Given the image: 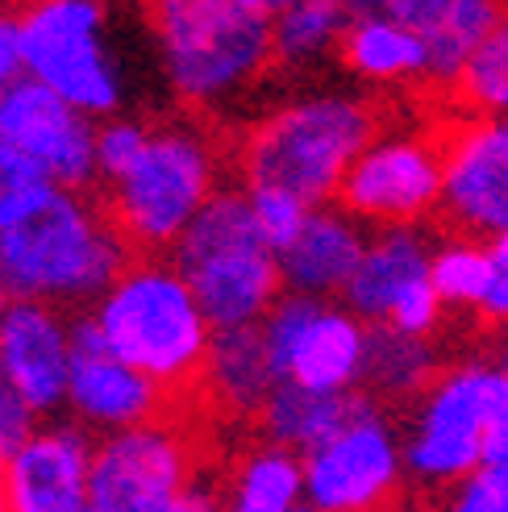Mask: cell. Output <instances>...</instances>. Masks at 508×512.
<instances>
[{
    "mask_svg": "<svg viewBox=\"0 0 508 512\" xmlns=\"http://www.w3.org/2000/svg\"><path fill=\"white\" fill-rule=\"evenodd\" d=\"M130 267V242L84 192H55L50 204L0 234V275L13 300L96 304Z\"/></svg>",
    "mask_w": 508,
    "mask_h": 512,
    "instance_id": "1",
    "label": "cell"
},
{
    "mask_svg": "<svg viewBox=\"0 0 508 512\" xmlns=\"http://www.w3.org/2000/svg\"><path fill=\"white\" fill-rule=\"evenodd\" d=\"M379 138L375 109L354 92H309L279 105L250 130L242 150L246 188L288 192L325 209L354 159Z\"/></svg>",
    "mask_w": 508,
    "mask_h": 512,
    "instance_id": "2",
    "label": "cell"
},
{
    "mask_svg": "<svg viewBox=\"0 0 508 512\" xmlns=\"http://www.w3.org/2000/svg\"><path fill=\"white\" fill-rule=\"evenodd\" d=\"M155 42L175 96L217 109L275 63V5L267 0H163Z\"/></svg>",
    "mask_w": 508,
    "mask_h": 512,
    "instance_id": "3",
    "label": "cell"
},
{
    "mask_svg": "<svg viewBox=\"0 0 508 512\" xmlns=\"http://www.w3.org/2000/svg\"><path fill=\"white\" fill-rule=\"evenodd\" d=\"M92 317L121 363L155 379L159 388H180L205 371L213 325L167 259L130 263L92 304Z\"/></svg>",
    "mask_w": 508,
    "mask_h": 512,
    "instance_id": "4",
    "label": "cell"
},
{
    "mask_svg": "<svg viewBox=\"0 0 508 512\" xmlns=\"http://www.w3.org/2000/svg\"><path fill=\"white\" fill-rule=\"evenodd\" d=\"M171 267L184 275L213 334L263 325L284 296L279 254L263 242L250 200L238 188H221L196 213L184 238L171 246Z\"/></svg>",
    "mask_w": 508,
    "mask_h": 512,
    "instance_id": "5",
    "label": "cell"
},
{
    "mask_svg": "<svg viewBox=\"0 0 508 512\" xmlns=\"http://www.w3.org/2000/svg\"><path fill=\"white\" fill-rule=\"evenodd\" d=\"M217 150L196 125L150 130L138 163L109 184V217L142 250H167L217 196Z\"/></svg>",
    "mask_w": 508,
    "mask_h": 512,
    "instance_id": "6",
    "label": "cell"
},
{
    "mask_svg": "<svg viewBox=\"0 0 508 512\" xmlns=\"http://www.w3.org/2000/svg\"><path fill=\"white\" fill-rule=\"evenodd\" d=\"M508 404V375L492 363H459L413 400V413L400 429L404 475L421 488L450 492L463 483L479 458L492 421Z\"/></svg>",
    "mask_w": 508,
    "mask_h": 512,
    "instance_id": "7",
    "label": "cell"
},
{
    "mask_svg": "<svg viewBox=\"0 0 508 512\" xmlns=\"http://www.w3.org/2000/svg\"><path fill=\"white\" fill-rule=\"evenodd\" d=\"M21 71L84 117L109 121L125 100V80L105 38V9L92 0H46L17 17Z\"/></svg>",
    "mask_w": 508,
    "mask_h": 512,
    "instance_id": "8",
    "label": "cell"
},
{
    "mask_svg": "<svg viewBox=\"0 0 508 512\" xmlns=\"http://www.w3.org/2000/svg\"><path fill=\"white\" fill-rule=\"evenodd\" d=\"M263 338L279 383L329 396L363 388L367 325L346 304L284 292L263 317Z\"/></svg>",
    "mask_w": 508,
    "mask_h": 512,
    "instance_id": "9",
    "label": "cell"
},
{
    "mask_svg": "<svg viewBox=\"0 0 508 512\" xmlns=\"http://www.w3.org/2000/svg\"><path fill=\"white\" fill-rule=\"evenodd\" d=\"M404 479L400 429L375 396L346 429L304 454V504L313 512H384Z\"/></svg>",
    "mask_w": 508,
    "mask_h": 512,
    "instance_id": "10",
    "label": "cell"
},
{
    "mask_svg": "<svg viewBox=\"0 0 508 512\" xmlns=\"http://www.w3.org/2000/svg\"><path fill=\"white\" fill-rule=\"evenodd\" d=\"M434 242L417 225L371 229L342 304L363 325H388L396 334L429 338L442 325V300L429 284Z\"/></svg>",
    "mask_w": 508,
    "mask_h": 512,
    "instance_id": "11",
    "label": "cell"
},
{
    "mask_svg": "<svg viewBox=\"0 0 508 512\" xmlns=\"http://www.w3.org/2000/svg\"><path fill=\"white\" fill-rule=\"evenodd\" d=\"M446 155L421 134H379L342 179L338 209L359 225H417L442 209Z\"/></svg>",
    "mask_w": 508,
    "mask_h": 512,
    "instance_id": "12",
    "label": "cell"
},
{
    "mask_svg": "<svg viewBox=\"0 0 508 512\" xmlns=\"http://www.w3.org/2000/svg\"><path fill=\"white\" fill-rule=\"evenodd\" d=\"M192 488V450L163 421L109 433L92 450L88 512H167Z\"/></svg>",
    "mask_w": 508,
    "mask_h": 512,
    "instance_id": "13",
    "label": "cell"
},
{
    "mask_svg": "<svg viewBox=\"0 0 508 512\" xmlns=\"http://www.w3.org/2000/svg\"><path fill=\"white\" fill-rule=\"evenodd\" d=\"M0 142L38 163L63 192H84L96 179V121L30 75L0 92Z\"/></svg>",
    "mask_w": 508,
    "mask_h": 512,
    "instance_id": "14",
    "label": "cell"
},
{
    "mask_svg": "<svg viewBox=\"0 0 508 512\" xmlns=\"http://www.w3.org/2000/svg\"><path fill=\"white\" fill-rule=\"evenodd\" d=\"M442 213L459 238L508 234V117L471 121L446 146Z\"/></svg>",
    "mask_w": 508,
    "mask_h": 512,
    "instance_id": "15",
    "label": "cell"
},
{
    "mask_svg": "<svg viewBox=\"0 0 508 512\" xmlns=\"http://www.w3.org/2000/svg\"><path fill=\"white\" fill-rule=\"evenodd\" d=\"M92 450L96 442L84 425H38L34 438L0 467L9 512H84Z\"/></svg>",
    "mask_w": 508,
    "mask_h": 512,
    "instance_id": "16",
    "label": "cell"
},
{
    "mask_svg": "<svg viewBox=\"0 0 508 512\" xmlns=\"http://www.w3.org/2000/svg\"><path fill=\"white\" fill-rule=\"evenodd\" d=\"M0 379L34 408V417H50L67 404L71 338L59 309L34 300L9 304L0 317Z\"/></svg>",
    "mask_w": 508,
    "mask_h": 512,
    "instance_id": "17",
    "label": "cell"
},
{
    "mask_svg": "<svg viewBox=\"0 0 508 512\" xmlns=\"http://www.w3.org/2000/svg\"><path fill=\"white\" fill-rule=\"evenodd\" d=\"M67 408L75 413V425L109 433H125L159 421L163 388L142 371L125 367L113 350L105 354H75L71 379H67Z\"/></svg>",
    "mask_w": 508,
    "mask_h": 512,
    "instance_id": "18",
    "label": "cell"
},
{
    "mask_svg": "<svg viewBox=\"0 0 508 512\" xmlns=\"http://www.w3.org/2000/svg\"><path fill=\"white\" fill-rule=\"evenodd\" d=\"M371 229L359 225L338 204L313 209L288 250H279V284L292 296L334 300L346 292L354 267L367 250Z\"/></svg>",
    "mask_w": 508,
    "mask_h": 512,
    "instance_id": "19",
    "label": "cell"
},
{
    "mask_svg": "<svg viewBox=\"0 0 508 512\" xmlns=\"http://www.w3.org/2000/svg\"><path fill=\"white\" fill-rule=\"evenodd\" d=\"M425 46V75L438 84H459L463 67L492 34L500 9L492 0H384L379 5Z\"/></svg>",
    "mask_w": 508,
    "mask_h": 512,
    "instance_id": "20",
    "label": "cell"
},
{
    "mask_svg": "<svg viewBox=\"0 0 508 512\" xmlns=\"http://www.w3.org/2000/svg\"><path fill=\"white\" fill-rule=\"evenodd\" d=\"M200 379L209 383L213 400L221 408H230V413H263V404L279 388L263 325L221 329V334H213Z\"/></svg>",
    "mask_w": 508,
    "mask_h": 512,
    "instance_id": "21",
    "label": "cell"
},
{
    "mask_svg": "<svg viewBox=\"0 0 508 512\" xmlns=\"http://www.w3.org/2000/svg\"><path fill=\"white\" fill-rule=\"evenodd\" d=\"M350 30L342 38L346 67L367 84H404L425 75L421 38L379 5H350Z\"/></svg>",
    "mask_w": 508,
    "mask_h": 512,
    "instance_id": "22",
    "label": "cell"
},
{
    "mask_svg": "<svg viewBox=\"0 0 508 512\" xmlns=\"http://www.w3.org/2000/svg\"><path fill=\"white\" fill-rule=\"evenodd\" d=\"M367 392H346V396H329V392H309L296 383H279L271 400L263 404L259 425H263V442L284 446L292 454H313L325 446L338 429L350 425V417L363 408Z\"/></svg>",
    "mask_w": 508,
    "mask_h": 512,
    "instance_id": "23",
    "label": "cell"
},
{
    "mask_svg": "<svg viewBox=\"0 0 508 512\" xmlns=\"http://www.w3.org/2000/svg\"><path fill=\"white\" fill-rule=\"evenodd\" d=\"M304 508V458L284 446H254L225 483L221 512H296Z\"/></svg>",
    "mask_w": 508,
    "mask_h": 512,
    "instance_id": "24",
    "label": "cell"
},
{
    "mask_svg": "<svg viewBox=\"0 0 508 512\" xmlns=\"http://www.w3.org/2000/svg\"><path fill=\"white\" fill-rule=\"evenodd\" d=\"M438 379V350L429 338L396 334L388 325H367L363 388L388 400H417Z\"/></svg>",
    "mask_w": 508,
    "mask_h": 512,
    "instance_id": "25",
    "label": "cell"
},
{
    "mask_svg": "<svg viewBox=\"0 0 508 512\" xmlns=\"http://www.w3.org/2000/svg\"><path fill=\"white\" fill-rule=\"evenodd\" d=\"M350 5L338 0H284L275 5V63L279 67H313L325 55L342 50L350 30Z\"/></svg>",
    "mask_w": 508,
    "mask_h": 512,
    "instance_id": "26",
    "label": "cell"
},
{
    "mask_svg": "<svg viewBox=\"0 0 508 512\" xmlns=\"http://www.w3.org/2000/svg\"><path fill=\"white\" fill-rule=\"evenodd\" d=\"M454 92H459V100L475 113V121L508 117V13H500L492 34L479 42V50L463 67Z\"/></svg>",
    "mask_w": 508,
    "mask_h": 512,
    "instance_id": "27",
    "label": "cell"
},
{
    "mask_svg": "<svg viewBox=\"0 0 508 512\" xmlns=\"http://www.w3.org/2000/svg\"><path fill=\"white\" fill-rule=\"evenodd\" d=\"M429 284H434L442 309H475L488 296V246L475 238H446L434 246L429 263Z\"/></svg>",
    "mask_w": 508,
    "mask_h": 512,
    "instance_id": "28",
    "label": "cell"
},
{
    "mask_svg": "<svg viewBox=\"0 0 508 512\" xmlns=\"http://www.w3.org/2000/svg\"><path fill=\"white\" fill-rule=\"evenodd\" d=\"M55 179H50L38 163L17 155L13 146L0 142V234H9L13 225L30 221L42 204L55 196Z\"/></svg>",
    "mask_w": 508,
    "mask_h": 512,
    "instance_id": "29",
    "label": "cell"
},
{
    "mask_svg": "<svg viewBox=\"0 0 508 512\" xmlns=\"http://www.w3.org/2000/svg\"><path fill=\"white\" fill-rule=\"evenodd\" d=\"M246 200H250V213H254V225H259L263 242L279 254L296 242V234L309 221V204H300L296 196L288 192H275V188H246Z\"/></svg>",
    "mask_w": 508,
    "mask_h": 512,
    "instance_id": "30",
    "label": "cell"
},
{
    "mask_svg": "<svg viewBox=\"0 0 508 512\" xmlns=\"http://www.w3.org/2000/svg\"><path fill=\"white\" fill-rule=\"evenodd\" d=\"M442 512H508V454L484 458L463 483H454Z\"/></svg>",
    "mask_w": 508,
    "mask_h": 512,
    "instance_id": "31",
    "label": "cell"
},
{
    "mask_svg": "<svg viewBox=\"0 0 508 512\" xmlns=\"http://www.w3.org/2000/svg\"><path fill=\"white\" fill-rule=\"evenodd\" d=\"M150 138V125L134 121V117H109L96 125V179H121L142 155V146Z\"/></svg>",
    "mask_w": 508,
    "mask_h": 512,
    "instance_id": "32",
    "label": "cell"
},
{
    "mask_svg": "<svg viewBox=\"0 0 508 512\" xmlns=\"http://www.w3.org/2000/svg\"><path fill=\"white\" fill-rule=\"evenodd\" d=\"M34 429H38L34 408L25 404L5 379H0V467H5L9 458L34 438Z\"/></svg>",
    "mask_w": 508,
    "mask_h": 512,
    "instance_id": "33",
    "label": "cell"
},
{
    "mask_svg": "<svg viewBox=\"0 0 508 512\" xmlns=\"http://www.w3.org/2000/svg\"><path fill=\"white\" fill-rule=\"evenodd\" d=\"M484 246H488V296L479 304V317L508 325V234H500Z\"/></svg>",
    "mask_w": 508,
    "mask_h": 512,
    "instance_id": "34",
    "label": "cell"
},
{
    "mask_svg": "<svg viewBox=\"0 0 508 512\" xmlns=\"http://www.w3.org/2000/svg\"><path fill=\"white\" fill-rule=\"evenodd\" d=\"M21 30H17V17L0 13V92L9 84L21 80Z\"/></svg>",
    "mask_w": 508,
    "mask_h": 512,
    "instance_id": "35",
    "label": "cell"
},
{
    "mask_svg": "<svg viewBox=\"0 0 508 512\" xmlns=\"http://www.w3.org/2000/svg\"><path fill=\"white\" fill-rule=\"evenodd\" d=\"M167 512H221V504H217V496L209 488H188Z\"/></svg>",
    "mask_w": 508,
    "mask_h": 512,
    "instance_id": "36",
    "label": "cell"
},
{
    "mask_svg": "<svg viewBox=\"0 0 508 512\" xmlns=\"http://www.w3.org/2000/svg\"><path fill=\"white\" fill-rule=\"evenodd\" d=\"M9 304H13V296H9V288H5V275H0V317L9 313Z\"/></svg>",
    "mask_w": 508,
    "mask_h": 512,
    "instance_id": "37",
    "label": "cell"
},
{
    "mask_svg": "<svg viewBox=\"0 0 508 512\" xmlns=\"http://www.w3.org/2000/svg\"><path fill=\"white\" fill-rule=\"evenodd\" d=\"M0 512H9V500H5V475H0Z\"/></svg>",
    "mask_w": 508,
    "mask_h": 512,
    "instance_id": "38",
    "label": "cell"
},
{
    "mask_svg": "<svg viewBox=\"0 0 508 512\" xmlns=\"http://www.w3.org/2000/svg\"><path fill=\"white\" fill-rule=\"evenodd\" d=\"M296 512H313V508H309V504H304V508H296Z\"/></svg>",
    "mask_w": 508,
    "mask_h": 512,
    "instance_id": "39",
    "label": "cell"
},
{
    "mask_svg": "<svg viewBox=\"0 0 508 512\" xmlns=\"http://www.w3.org/2000/svg\"><path fill=\"white\" fill-rule=\"evenodd\" d=\"M504 375H508V354H504Z\"/></svg>",
    "mask_w": 508,
    "mask_h": 512,
    "instance_id": "40",
    "label": "cell"
},
{
    "mask_svg": "<svg viewBox=\"0 0 508 512\" xmlns=\"http://www.w3.org/2000/svg\"><path fill=\"white\" fill-rule=\"evenodd\" d=\"M84 512H88V508H84Z\"/></svg>",
    "mask_w": 508,
    "mask_h": 512,
    "instance_id": "41",
    "label": "cell"
}]
</instances>
